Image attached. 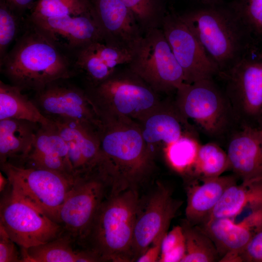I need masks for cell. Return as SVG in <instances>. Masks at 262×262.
<instances>
[{
  "label": "cell",
  "instance_id": "26",
  "mask_svg": "<svg viewBox=\"0 0 262 262\" xmlns=\"http://www.w3.org/2000/svg\"><path fill=\"white\" fill-rule=\"evenodd\" d=\"M15 118L46 126L53 122L41 113L33 100L19 88L0 81V120Z\"/></svg>",
  "mask_w": 262,
  "mask_h": 262
},
{
  "label": "cell",
  "instance_id": "35",
  "mask_svg": "<svg viewBox=\"0 0 262 262\" xmlns=\"http://www.w3.org/2000/svg\"><path fill=\"white\" fill-rule=\"evenodd\" d=\"M133 13L139 25H147L154 18L153 0H120Z\"/></svg>",
  "mask_w": 262,
  "mask_h": 262
},
{
  "label": "cell",
  "instance_id": "20",
  "mask_svg": "<svg viewBox=\"0 0 262 262\" xmlns=\"http://www.w3.org/2000/svg\"><path fill=\"white\" fill-rule=\"evenodd\" d=\"M24 166L43 169L76 180L68 157L67 146L53 122L41 125Z\"/></svg>",
  "mask_w": 262,
  "mask_h": 262
},
{
  "label": "cell",
  "instance_id": "33",
  "mask_svg": "<svg viewBox=\"0 0 262 262\" xmlns=\"http://www.w3.org/2000/svg\"><path fill=\"white\" fill-rule=\"evenodd\" d=\"M19 14L6 1L0 0V61L7 53L10 45L18 38V34L24 24Z\"/></svg>",
  "mask_w": 262,
  "mask_h": 262
},
{
  "label": "cell",
  "instance_id": "4",
  "mask_svg": "<svg viewBox=\"0 0 262 262\" xmlns=\"http://www.w3.org/2000/svg\"><path fill=\"white\" fill-rule=\"evenodd\" d=\"M180 16L216 64L219 74L246 56L249 38L229 6L200 5Z\"/></svg>",
  "mask_w": 262,
  "mask_h": 262
},
{
  "label": "cell",
  "instance_id": "42",
  "mask_svg": "<svg viewBox=\"0 0 262 262\" xmlns=\"http://www.w3.org/2000/svg\"><path fill=\"white\" fill-rule=\"evenodd\" d=\"M259 56H260V59L262 61V47L261 51L260 52Z\"/></svg>",
  "mask_w": 262,
  "mask_h": 262
},
{
  "label": "cell",
  "instance_id": "31",
  "mask_svg": "<svg viewBox=\"0 0 262 262\" xmlns=\"http://www.w3.org/2000/svg\"><path fill=\"white\" fill-rule=\"evenodd\" d=\"M94 11L89 0H38L32 7L30 19L76 16Z\"/></svg>",
  "mask_w": 262,
  "mask_h": 262
},
{
  "label": "cell",
  "instance_id": "3",
  "mask_svg": "<svg viewBox=\"0 0 262 262\" xmlns=\"http://www.w3.org/2000/svg\"><path fill=\"white\" fill-rule=\"evenodd\" d=\"M140 209L137 189L109 195L101 203L84 246L101 262H132V246Z\"/></svg>",
  "mask_w": 262,
  "mask_h": 262
},
{
  "label": "cell",
  "instance_id": "34",
  "mask_svg": "<svg viewBox=\"0 0 262 262\" xmlns=\"http://www.w3.org/2000/svg\"><path fill=\"white\" fill-rule=\"evenodd\" d=\"M185 243L182 227L176 226L164 236L159 262H181L185 255Z\"/></svg>",
  "mask_w": 262,
  "mask_h": 262
},
{
  "label": "cell",
  "instance_id": "43",
  "mask_svg": "<svg viewBox=\"0 0 262 262\" xmlns=\"http://www.w3.org/2000/svg\"><path fill=\"white\" fill-rule=\"evenodd\" d=\"M261 125L260 127H261V128H262V115H261Z\"/></svg>",
  "mask_w": 262,
  "mask_h": 262
},
{
  "label": "cell",
  "instance_id": "27",
  "mask_svg": "<svg viewBox=\"0 0 262 262\" xmlns=\"http://www.w3.org/2000/svg\"><path fill=\"white\" fill-rule=\"evenodd\" d=\"M258 180L251 182H242L240 184L236 182L229 186L205 221L218 218L234 219L251 199Z\"/></svg>",
  "mask_w": 262,
  "mask_h": 262
},
{
  "label": "cell",
  "instance_id": "9",
  "mask_svg": "<svg viewBox=\"0 0 262 262\" xmlns=\"http://www.w3.org/2000/svg\"><path fill=\"white\" fill-rule=\"evenodd\" d=\"M0 225L20 248L46 243L63 233L60 224L10 190L1 198Z\"/></svg>",
  "mask_w": 262,
  "mask_h": 262
},
{
  "label": "cell",
  "instance_id": "40",
  "mask_svg": "<svg viewBox=\"0 0 262 262\" xmlns=\"http://www.w3.org/2000/svg\"><path fill=\"white\" fill-rule=\"evenodd\" d=\"M9 185V180L7 177H5L2 173L0 172V192L2 193L5 191V189Z\"/></svg>",
  "mask_w": 262,
  "mask_h": 262
},
{
  "label": "cell",
  "instance_id": "37",
  "mask_svg": "<svg viewBox=\"0 0 262 262\" xmlns=\"http://www.w3.org/2000/svg\"><path fill=\"white\" fill-rule=\"evenodd\" d=\"M240 259L241 262H262V228L254 234Z\"/></svg>",
  "mask_w": 262,
  "mask_h": 262
},
{
  "label": "cell",
  "instance_id": "19",
  "mask_svg": "<svg viewBox=\"0 0 262 262\" xmlns=\"http://www.w3.org/2000/svg\"><path fill=\"white\" fill-rule=\"evenodd\" d=\"M138 123L145 143L154 154L160 146L164 148L184 135L194 134L188 121L174 104L162 102Z\"/></svg>",
  "mask_w": 262,
  "mask_h": 262
},
{
  "label": "cell",
  "instance_id": "38",
  "mask_svg": "<svg viewBox=\"0 0 262 262\" xmlns=\"http://www.w3.org/2000/svg\"><path fill=\"white\" fill-rule=\"evenodd\" d=\"M166 233H163L159 235L152 243L151 246L149 247L144 254L138 257L135 262H158L161 253L163 239Z\"/></svg>",
  "mask_w": 262,
  "mask_h": 262
},
{
  "label": "cell",
  "instance_id": "1",
  "mask_svg": "<svg viewBox=\"0 0 262 262\" xmlns=\"http://www.w3.org/2000/svg\"><path fill=\"white\" fill-rule=\"evenodd\" d=\"M101 160L97 171L110 195L136 189L150 175L155 154L143 138L138 123L124 118H101Z\"/></svg>",
  "mask_w": 262,
  "mask_h": 262
},
{
  "label": "cell",
  "instance_id": "29",
  "mask_svg": "<svg viewBox=\"0 0 262 262\" xmlns=\"http://www.w3.org/2000/svg\"><path fill=\"white\" fill-rule=\"evenodd\" d=\"M230 169L227 152L214 143L201 145L190 174L196 180L220 176Z\"/></svg>",
  "mask_w": 262,
  "mask_h": 262
},
{
  "label": "cell",
  "instance_id": "25",
  "mask_svg": "<svg viewBox=\"0 0 262 262\" xmlns=\"http://www.w3.org/2000/svg\"><path fill=\"white\" fill-rule=\"evenodd\" d=\"M76 244L69 235L63 232L46 243L20 248L21 262H101L95 253L88 249L75 248Z\"/></svg>",
  "mask_w": 262,
  "mask_h": 262
},
{
  "label": "cell",
  "instance_id": "2",
  "mask_svg": "<svg viewBox=\"0 0 262 262\" xmlns=\"http://www.w3.org/2000/svg\"><path fill=\"white\" fill-rule=\"evenodd\" d=\"M23 29L13 47L0 61V72L11 84L35 92L53 81L76 75L71 59L27 19Z\"/></svg>",
  "mask_w": 262,
  "mask_h": 262
},
{
  "label": "cell",
  "instance_id": "6",
  "mask_svg": "<svg viewBox=\"0 0 262 262\" xmlns=\"http://www.w3.org/2000/svg\"><path fill=\"white\" fill-rule=\"evenodd\" d=\"M0 168L11 191L57 222L59 208L77 181L49 170L6 163Z\"/></svg>",
  "mask_w": 262,
  "mask_h": 262
},
{
  "label": "cell",
  "instance_id": "39",
  "mask_svg": "<svg viewBox=\"0 0 262 262\" xmlns=\"http://www.w3.org/2000/svg\"><path fill=\"white\" fill-rule=\"evenodd\" d=\"M17 11H21L32 4L33 0H4Z\"/></svg>",
  "mask_w": 262,
  "mask_h": 262
},
{
  "label": "cell",
  "instance_id": "36",
  "mask_svg": "<svg viewBox=\"0 0 262 262\" xmlns=\"http://www.w3.org/2000/svg\"><path fill=\"white\" fill-rule=\"evenodd\" d=\"M16 244L0 225V262H21V252L18 251Z\"/></svg>",
  "mask_w": 262,
  "mask_h": 262
},
{
  "label": "cell",
  "instance_id": "13",
  "mask_svg": "<svg viewBox=\"0 0 262 262\" xmlns=\"http://www.w3.org/2000/svg\"><path fill=\"white\" fill-rule=\"evenodd\" d=\"M226 97L234 115L251 117L262 114V61L245 56L227 71Z\"/></svg>",
  "mask_w": 262,
  "mask_h": 262
},
{
  "label": "cell",
  "instance_id": "15",
  "mask_svg": "<svg viewBox=\"0 0 262 262\" xmlns=\"http://www.w3.org/2000/svg\"><path fill=\"white\" fill-rule=\"evenodd\" d=\"M181 205L164 184H158L143 211H138L132 246V262L144 254L156 238L166 233Z\"/></svg>",
  "mask_w": 262,
  "mask_h": 262
},
{
  "label": "cell",
  "instance_id": "11",
  "mask_svg": "<svg viewBox=\"0 0 262 262\" xmlns=\"http://www.w3.org/2000/svg\"><path fill=\"white\" fill-rule=\"evenodd\" d=\"M68 80L49 83L35 92L33 101L43 115L53 122L74 121L99 131L102 121L86 90Z\"/></svg>",
  "mask_w": 262,
  "mask_h": 262
},
{
  "label": "cell",
  "instance_id": "5",
  "mask_svg": "<svg viewBox=\"0 0 262 262\" xmlns=\"http://www.w3.org/2000/svg\"><path fill=\"white\" fill-rule=\"evenodd\" d=\"M101 118H124L137 122L162 102L151 87L128 67L118 68L96 86L85 89Z\"/></svg>",
  "mask_w": 262,
  "mask_h": 262
},
{
  "label": "cell",
  "instance_id": "12",
  "mask_svg": "<svg viewBox=\"0 0 262 262\" xmlns=\"http://www.w3.org/2000/svg\"><path fill=\"white\" fill-rule=\"evenodd\" d=\"M162 30L182 69L185 83L213 79L219 74L216 64L180 16L165 17Z\"/></svg>",
  "mask_w": 262,
  "mask_h": 262
},
{
  "label": "cell",
  "instance_id": "41",
  "mask_svg": "<svg viewBox=\"0 0 262 262\" xmlns=\"http://www.w3.org/2000/svg\"><path fill=\"white\" fill-rule=\"evenodd\" d=\"M200 5H216L222 4V0H195Z\"/></svg>",
  "mask_w": 262,
  "mask_h": 262
},
{
  "label": "cell",
  "instance_id": "18",
  "mask_svg": "<svg viewBox=\"0 0 262 262\" xmlns=\"http://www.w3.org/2000/svg\"><path fill=\"white\" fill-rule=\"evenodd\" d=\"M230 169L243 182L262 179V128L243 125L230 139L227 151Z\"/></svg>",
  "mask_w": 262,
  "mask_h": 262
},
{
  "label": "cell",
  "instance_id": "21",
  "mask_svg": "<svg viewBox=\"0 0 262 262\" xmlns=\"http://www.w3.org/2000/svg\"><path fill=\"white\" fill-rule=\"evenodd\" d=\"M92 5L105 37L134 50L143 35L131 11L120 0H94Z\"/></svg>",
  "mask_w": 262,
  "mask_h": 262
},
{
  "label": "cell",
  "instance_id": "28",
  "mask_svg": "<svg viewBox=\"0 0 262 262\" xmlns=\"http://www.w3.org/2000/svg\"><path fill=\"white\" fill-rule=\"evenodd\" d=\"M182 227L185 238V255L181 262H214L220 258L211 239L199 228L186 220Z\"/></svg>",
  "mask_w": 262,
  "mask_h": 262
},
{
  "label": "cell",
  "instance_id": "30",
  "mask_svg": "<svg viewBox=\"0 0 262 262\" xmlns=\"http://www.w3.org/2000/svg\"><path fill=\"white\" fill-rule=\"evenodd\" d=\"M200 145L194 134H189L166 146L163 150L167 162L174 171L190 176Z\"/></svg>",
  "mask_w": 262,
  "mask_h": 262
},
{
  "label": "cell",
  "instance_id": "22",
  "mask_svg": "<svg viewBox=\"0 0 262 262\" xmlns=\"http://www.w3.org/2000/svg\"><path fill=\"white\" fill-rule=\"evenodd\" d=\"M197 180L200 183L195 180L186 189L185 220L193 226L204 223L225 190L237 182L236 176L232 175Z\"/></svg>",
  "mask_w": 262,
  "mask_h": 262
},
{
  "label": "cell",
  "instance_id": "23",
  "mask_svg": "<svg viewBox=\"0 0 262 262\" xmlns=\"http://www.w3.org/2000/svg\"><path fill=\"white\" fill-rule=\"evenodd\" d=\"M197 226L213 241L220 258L219 262H241V255L254 234L228 218L209 219Z\"/></svg>",
  "mask_w": 262,
  "mask_h": 262
},
{
  "label": "cell",
  "instance_id": "17",
  "mask_svg": "<svg viewBox=\"0 0 262 262\" xmlns=\"http://www.w3.org/2000/svg\"><path fill=\"white\" fill-rule=\"evenodd\" d=\"M54 122L67 146L75 178H82L97 171L101 160L98 131L76 121Z\"/></svg>",
  "mask_w": 262,
  "mask_h": 262
},
{
  "label": "cell",
  "instance_id": "24",
  "mask_svg": "<svg viewBox=\"0 0 262 262\" xmlns=\"http://www.w3.org/2000/svg\"><path fill=\"white\" fill-rule=\"evenodd\" d=\"M40 125L15 118L0 120V163L23 166Z\"/></svg>",
  "mask_w": 262,
  "mask_h": 262
},
{
  "label": "cell",
  "instance_id": "8",
  "mask_svg": "<svg viewBox=\"0 0 262 262\" xmlns=\"http://www.w3.org/2000/svg\"><path fill=\"white\" fill-rule=\"evenodd\" d=\"M174 105L187 120L190 119L206 134L222 133L233 115L230 103L213 79L184 83L176 90Z\"/></svg>",
  "mask_w": 262,
  "mask_h": 262
},
{
  "label": "cell",
  "instance_id": "7",
  "mask_svg": "<svg viewBox=\"0 0 262 262\" xmlns=\"http://www.w3.org/2000/svg\"><path fill=\"white\" fill-rule=\"evenodd\" d=\"M128 65L157 93L176 91L185 83L182 69L162 30L148 29L134 49Z\"/></svg>",
  "mask_w": 262,
  "mask_h": 262
},
{
  "label": "cell",
  "instance_id": "32",
  "mask_svg": "<svg viewBox=\"0 0 262 262\" xmlns=\"http://www.w3.org/2000/svg\"><path fill=\"white\" fill-rule=\"evenodd\" d=\"M229 6L248 38L262 37V0H235Z\"/></svg>",
  "mask_w": 262,
  "mask_h": 262
},
{
  "label": "cell",
  "instance_id": "16",
  "mask_svg": "<svg viewBox=\"0 0 262 262\" xmlns=\"http://www.w3.org/2000/svg\"><path fill=\"white\" fill-rule=\"evenodd\" d=\"M133 55L132 49L104 37L83 46L71 59L76 75L82 76L88 88L106 80L119 66L128 65Z\"/></svg>",
  "mask_w": 262,
  "mask_h": 262
},
{
  "label": "cell",
  "instance_id": "14",
  "mask_svg": "<svg viewBox=\"0 0 262 262\" xmlns=\"http://www.w3.org/2000/svg\"><path fill=\"white\" fill-rule=\"evenodd\" d=\"M27 19L70 58L83 46L105 37L94 11L76 16Z\"/></svg>",
  "mask_w": 262,
  "mask_h": 262
},
{
  "label": "cell",
  "instance_id": "10",
  "mask_svg": "<svg viewBox=\"0 0 262 262\" xmlns=\"http://www.w3.org/2000/svg\"><path fill=\"white\" fill-rule=\"evenodd\" d=\"M107 187L97 172L79 178L59 208L57 222L80 246H84Z\"/></svg>",
  "mask_w": 262,
  "mask_h": 262
}]
</instances>
